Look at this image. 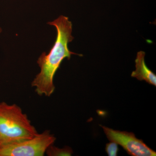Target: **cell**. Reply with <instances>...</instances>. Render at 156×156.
<instances>
[{
	"label": "cell",
	"mask_w": 156,
	"mask_h": 156,
	"mask_svg": "<svg viewBox=\"0 0 156 156\" xmlns=\"http://www.w3.org/2000/svg\"><path fill=\"white\" fill-rule=\"evenodd\" d=\"M48 23L56 27V41L48 54L44 52L39 57L37 62L41 71L34 79L31 86L40 96L50 97L55 91L53 79L62 61L65 58L70 59L72 55H83L72 52L69 49V43L72 41L74 37L72 35V23L68 17L61 15Z\"/></svg>",
	"instance_id": "cell-1"
},
{
	"label": "cell",
	"mask_w": 156,
	"mask_h": 156,
	"mask_svg": "<svg viewBox=\"0 0 156 156\" xmlns=\"http://www.w3.org/2000/svg\"><path fill=\"white\" fill-rule=\"evenodd\" d=\"M37 134L20 107L0 102V146L31 139Z\"/></svg>",
	"instance_id": "cell-2"
},
{
	"label": "cell",
	"mask_w": 156,
	"mask_h": 156,
	"mask_svg": "<svg viewBox=\"0 0 156 156\" xmlns=\"http://www.w3.org/2000/svg\"><path fill=\"white\" fill-rule=\"evenodd\" d=\"M49 130L31 139L0 146V156H43L56 140Z\"/></svg>",
	"instance_id": "cell-3"
},
{
	"label": "cell",
	"mask_w": 156,
	"mask_h": 156,
	"mask_svg": "<svg viewBox=\"0 0 156 156\" xmlns=\"http://www.w3.org/2000/svg\"><path fill=\"white\" fill-rule=\"evenodd\" d=\"M108 139L122 147L129 155L133 156H156V152L147 146L142 140L136 138L132 132L113 130L101 126Z\"/></svg>",
	"instance_id": "cell-4"
},
{
	"label": "cell",
	"mask_w": 156,
	"mask_h": 156,
	"mask_svg": "<svg viewBox=\"0 0 156 156\" xmlns=\"http://www.w3.org/2000/svg\"><path fill=\"white\" fill-rule=\"evenodd\" d=\"M145 56V53L144 51H139L137 53L135 60L136 69L132 72L131 76L156 87V75L147 66L144 60Z\"/></svg>",
	"instance_id": "cell-5"
},
{
	"label": "cell",
	"mask_w": 156,
	"mask_h": 156,
	"mask_svg": "<svg viewBox=\"0 0 156 156\" xmlns=\"http://www.w3.org/2000/svg\"><path fill=\"white\" fill-rule=\"evenodd\" d=\"M46 154L49 156H71L73 151L70 147L59 148L52 145L48 148Z\"/></svg>",
	"instance_id": "cell-6"
},
{
	"label": "cell",
	"mask_w": 156,
	"mask_h": 156,
	"mask_svg": "<svg viewBox=\"0 0 156 156\" xmlns=\"http://www.w3.org/2000/svg\"><path fill=\"white\" fill-rule=\"evenodd\" d=\"M105 150L109 156H116L119 151L118 144L111 141L106 144Z\"/></svg>",
	"instance_id": "cell-7"
},
{
	"label": "cell",
	"mask_w": 156,
	"mask_h": 156,
	"mask_svg": "<svg viewBox=\"0 0 156 156\" xmlns=\"http://www.w3.org/2000/svg\"><path fill=\"white\" fill-rule=\"evenodd\" d=\"M2 29L1 28V27H0V34L1 33H2Z\"/></svg>",
	"instance_id": "cell-8"
}]
</instances>
